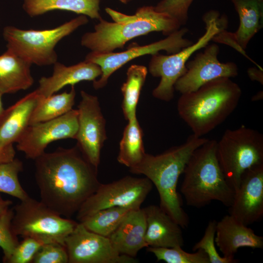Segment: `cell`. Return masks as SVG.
I'll use <instances>...</instances> for the list:
<instances>
[{
	"mask_svg": "<svg viewBox=\"0 0 263 263\" xmlns=\"http://www.w3.org/2000/svg\"><path fill=\"white\" fill-rule=\"evenodd\" d=\"M76 92L71 86L69 92L41 96L32 114L30 125L59 117L73 109Z\"/></svg>",
	"mask_w": 263,
	"mask_h": 263,
	"instance_id": "d4e9b609",
	"label": "cell"
},
{
	"mask_svg": "<svg viewBox=\"0 0 263 263\" xmlns=\"http://www.w3.org/2000/svg\"><path fill=\"white\" fill-rule=\"evenodd\" d=\"M215 243L223 256L235 258L240 247L263 248V237L230 214L217 222Z\"/></svg>",
	"mask_w": 263,
	"mask_h": 263,
	"instance_id": "ac0fdd59",
	"label": "cell"
},
{
	"mask_svg": "<svg viewBox=\"0 0 263 263\" xmlns=\"http://www.w3.org/2000/svg\"><path fill=\"white\" fill-rule=\"evenodd\" d=\"M146 231L145 213L140 208L131 210L108 238L119 254L135 258L141 249L148 247Z\"/></svg>",
	"mask_w": 263,
	"mask_h": 263,
	"instance_id": "7402d4cb",
	"label": "cell"
},
{
	"mask_svg": "<svg viewBox=\"0 0 263 263\" xmlns=\"http://www.w3.org/2000/svg\"><path fill=\"white\" fill-rule=\"evenodd\" d=\"M145 153L142 130L135 117L128 121L124 129L117 159L130 169L139 163Z\"/></svg>",
	"mask_w": 263,
	"mask_h": 263,
	"instance_id": "484cf974",
	"label": "cell"
},
{
	"mask_svg": "<svg viewBox=\"0 0 263 263\" xmlns=\"http://www.w3.org/2000/svg\"><path fill=\"white\" fill-rule=\"evenodd\" d=\"M193 0H161L154 6V8L158 12L169 15L182 26L188 22L189 8Z\"/></svg>",
	"mask_w": 263,
	"mask_h": 263,
	"instance_id": "836d02e7",
	"label": "cell"
},
{
	"mask_svg": "<svg viewBox=\"0 0 263 263\" xmlns=\"http://www.w3.org/2000/svg\"><path fill=\"white\" fill-rule=\"evenodd\" d=\"M40 97L35 90L5 109L0 118V148L18 142L30 125Z\"/></svg>",
	"mask_w": 263,
	"mask_h": 263,
	"instance_id": "44dd1931",
	"label": "cell"
},
{
	"mask_svg": "<svg viewBox=\"0 0 263 263\" xmlns=\"http://www.w3.org/2000/svg\"><path fill=\"white\" fill-rule=\"evenodd\" d=\"M13 216V208H8L0 216V247L3 252V262L6 263L19 242L12 226Z\"/></svg>",
	"mask_w": 263,
	"mask_h": 263,
	"instance_id": "4dcf8cb0",
	"label": "cell"
},
{
	"mask_svg": "<svg viewBox=\"0 0 263 263\" xmlns=\"http://www.w3.org/2000/svg\"><path fill=\"white\" fill-rule=\"evenodd\" d=\"M188 29L184 27L168 36L166 38L145 45H131L126 50L118 52L98 53L91 52L85 60L97 64L101 68V75L98 79L93 81V87L98 90L105 87L110 76L129 61L146 55H154L160 51L168 55L174 54L192 44V41L184 38Z\"/></svg>",
	"mask_w": 263,
	"mask_h": 263,
	"instance_id": "8fae6325",
	"label": "cell"
},
{
	"mask_svg": "<svg viewBox=\"0 0 263 263\" xmlns=\"http://www.w3.org/2000/svg\"><path fill=\"white\" fill-rule=\"evenodd\" d=\"M78 105V128L75 139L76 146L85 158L98 168L101 150L107 138L106 121L97 96L84 91L80 92Z\"/></svg>",
	"mask_w": 263,
	"mask_h": 263,
	"instance_id": "4fadbf2b",
	"label": "cell"
},
{
	"mask_svg": "<svg viewBox=\"0 0 263 263\" xmlns=\"http://www.w3.org/2000/svg\"><path fill=\"white\" fill-rule=\"evenodd\" d=\"M3 94H2L1 93H0V118L3 113L5 109L3 108V103L2 101V96Z\"/></svg>",
	"mask_w": 263,
	"mask_h": 263,
	"instance_id": "ab89813d",
	"label": "cell"
},
{
	"mask_svg": "<svg viewBox=\"0 0 263 263\" xmlns=\"http://www.w3.org/2000/svg\"><path fill=\"white\" fill-rule=\"evenodd\" d=\"M119 0L123 3H127L132 0Z\"/></svg>",
	"mask_w": 263,
	"mask_h": 263,
	"instance_id": "60d3db41",
	"label": "cell"
},
{
	"mask_svg": "<svg viewBox=\"0 0 263 263\" xmlns=\"http://www.w3.org/2000/svg\"><path fill=\"white\" fill-rule=\"evenodd\" d=\"M263 98V91H260L252 97L251 100L252 101H257L262 100Z\"/></svg>",
	"mask_w": 263,
	"mask_h": 263,
	"instance_id": "f35d334b",
	"label": "cell"
},
{
	"mask_svg": "<svg viewBox=\"0 0 263 263\" xmlns=\"http://www.w3.org/2000/svg\"><path fill=\"white\" fill-rule=\"evenodd\" d=\"M152 187L153 184L148 178L130 176L110 183H101L81 206L76 213V219L79 222L97 211L111 207L140 208Z\"/></svg>",
	"mask_w": 263,
	"mask_h": 263,
	"instance_id": "30bf717a",
	"label": "cell"
},
{
	"mask_svg": "<svg viewBox=\"0 0 263 263\" xmlns=\"http://www.w3.org/2000/svg\"><path fill=\"white\" fill-rule=\"evenodd\" d=\"M145 215V241L148 246L183 247L184 240L181 226L159 206L143 208Z\"/></svg>",
	"mask_w": 263,
	"mask_h": 263,
	"instance_id": "d6986e66",
	"label": "cell"
},
{
	"mask_svg": "<svg viewBox=\"0 0 263 263\" xmlns=\"http://www.w3.org/2000/svg\"><path fill=\"white\" fill-rule=\"evenodd\" d=\"M217 157L227 182L235 192L244 172L263 164V134L244 125L227 129L217 142Z\"/></svg>",
	"mask_w": 263,
	"mask_h": 263,
	"instance_id": "52a82bcc",
	"label": "cell"
},
{
	"mask_svg": "<svg viewBox=\"0 0 263 263\" xmlns=\"http://www.w3.org/2000/svg\"><path fill=\"white\" fill-rule=\"evenodd\" d=\"M217 143L208 139L194 151L186 164L181 192L188 206L200 208L213 201L228 207L232 204L235 192L219 165Z\"/></svg>",
	"mask_w": 263,
	"mask_h": 263,
	"instance_id": "5b68a950",
	"label": "cell"
},
{
	"mask_svg": "<svg viewBox=\"0 0 263 263\" xmlns=\"http://www.w3.org/2000/svg\"><path fill=\"white\" fill-rule=\"evenodd\" d=\"M242 92L230 78L210 81L195 91L181 94L177 102L179 116L198 137L223 123L238 105Z\"/></svg>",
	"mask_w": 263,
	"mask_h": 263,
	"instance_id": "277c9868",
	"label": "cell"
},
{
	"mask_svg": "<svg viewBox=\"0 0 263 263\" xmlns=\"http://www.w3.org/2000/svg\"><path fill=\"white\" fill-rule=\"evenodd\" d=\"M68 263H135L134 258L120 255L108 237L87 229L78 222L66 237Z\"/></svg>",
	"mask_w": 263,
	"mask_h": 263,
	"instance_id": "7c38bea8",
	"label": "cell"
},
{
	"mask_svg": "<svg viewBox=\"0 0 263 263\" xmlns=\"http://www.w3.org/2000/svg\"><path fill=\"white\" fill-rule=\"evenodd\" d=\"M33 263H68V256L64 245L50 243L42 245L34 256Z\"/></svg>",
	"mask_w": 263,
	"mask_h": 263,
	"instance_id": "d6a6232c",
	"label": "cell"
},
{
	"mask_svg": "<svg viewBox=\"0 0 263 263\" xmlns=\"http://www.w3.org/2000/svg\"><path fill=\"white\" fill-rule=\"evenodd\" d=\"M219 52L218 44H207L203 52L187 62V71L176 82L174 90L183 94L195 91L217 78L237 76V65L233 62H221L218 58Z\"/></svg>",
	"mask_w": 263,
	"mask_h": 263,
	"instance_id": "9a60e30c",
	"label": "cell"
},
{
	"mask_svg": "<svg viewBox=\"0 0 263 263\" xmlns=\"http://www.w3.org/2000/svg\"><path fill=\"white\" fill-rule=\"evenodd\" d=\"M13 204L12 201L8 200H4L0 194V216Z\"/></svg>",
	"mask_w": 263,
	"mask_h": 263,
	"instance_id": "74e56055",
	"label": "cell"
},
{
	"mask_svg": "<svg viewBox=\"0 0 263 263\" xmlns=\"http://www.w3.org/2000/svg\"><path fill=\"white\" fill-rule=\"evenodd\" d=\"M132 210L123 207H108L86 217L79 222L89 230L108 237Z\"/></svg>",
	"mask_w": 263,
	"mask_h": 263,
	"instance_id": "83f0119b",
	"label": "cell"
},
{
	"mask_svg": "<svg viewBox=\"0 0 263 263\" xmlns=\"http://www.w3.org/2000/svg\"><path fill=\"white\" fill-rule=\"evenodd\" d=\"M88 21L87 16L80 15L51 29L27 30L8 25L3 28L2 35L7 50L32 65L49 66L57 61L56 44Z\"/></svg>",
	"mask_w": 263,
	"mask_h": 263,
	"instance_id": "8992f818",
	"label": "cell"
},
{
	"mask_svg": "<svg viewBox=\"0 0 263 263\" xmlns=\"http://www.w3.org/2000/svg\"><path fill=\"white\" fill-rule=\"evenodd\" d=\"M77 109L56 118L30 125L17 143V149L28 159L35 160L49 144L59 140L75 139L78 128Z\"/></svg>",
	"mask_w": 263,
	"mask_h": 263,
	"instance_id": "5bb4252c",
	"label": "cell"
},
{
	"mask_svg": "<svg viewBox=\"0 0 263 263\" xmlns=\"http://www.w3.org/2000/svg\"><path fill=\"white\" fill-rule=\"evenodd\" d=\"M206 24V32L192 44L174 54L164 55L159 53L152 55L149 64V71L152 76L160 77V81L152 91L155 98L169 101L174 96V85L187 71L186 64L196 51L205 48L221 31L219 13L210 10L203 17Z\"/></svg>",
	"mask_w": 263,
	"mask_h": 263,
	"instance_id": "9c48e42d",
	"label": "cell"
},
{
	"mask_svg": "<svg viewBox=\"0 0 263 263\" xmlns=\"http://www.w3.org/2000/svg\"><path fill=\"white\" fill-rule=\"evenodd\" d=\"M126 74V80L122 84L121 90L123 94V113L125 119L129 121L136 117V107L148 69L145 66L133 64L129 67Z\"/></svg>",
	"mask_w": 263,
	"mask_h": 263,
	"instance_id": "4316f807",
	"label": "cell"
},
{
	"mask_svg": "<svg viewBox=\"0 0 263 263\" xmlns=\"http://www.w3.org/2000/svg\"><path fill=\"white\" fill-rule=\"evenodd\" d=\"M208 139L192 133L184 143L161 154L146 153L139 163L130 169L132 173L143 174L152 182L159 194V206L182 228L188 227L189 218L177 191L178 179L192 153Z\"/></svg>",
	"mask_w": 263,
	"mask_h": 263,
	"instance_id": "3957f363",
	"label": "cell"
},
{
	"mask_svg": "<svg viewBox=\"0 0 263 263\" xmlns=\"http://www.w3.org/2000/svg\"><path fill=\"white\" fill-rule=\"evenodd\" d=\"M113 22L102 18L95 25L94 31L85 33L81 45L98 53L113 52L124 47L130 40L153 32L168 36L181 28V24L169 15L157 11L154 6H144L132 15L109 7L105 8Z\"/></svg>",
	"mask_w": 263,
	"mask_h": 263,
	"instance_id": "7a4b0ae2",
	"label": "cell"
},
{
	"mask_svg": "<svg viewBox=\"0 0 263 263\" xmlns=\"http://www.w3.org/2000/svg\"><path fill=\"white\" fill-rule=\"evenodd\" d=\"M22 7L31 17L54 10L67 11L99 20L100 0H23Z\"/></svg>",
	"mask_w": 263,
	"mask_h": 263,
	"instance_id": "cb8c5ba5",
	"label": "cell"
},
{
	"mask_svg": "<svg viewBox=\"0 0 263 263\" xmlns=\"http://www.w3.org/2000/svg\"><path fill=\"white\" fill-rule=\"evenodd\" d=\"M13 210L12 226L16 235L35 239L43 244L64 245L65 239L78 223L64 218L41 201L30 196L20 201Z\"/></svg>",
	"mask_w": 263,
	"mask_h": 263,
	"instance_id": "ba28073f",
	"label": "cell"
},
{
	"mask_svg": "<svg viewBox=\"0 0 263 263\" xmlns=\"http://www.w3.org/2000/svg\"><path fill=\"white\" fill-rule=\"evenodd\" d=\"M237 12L240 23L234 33L225 29L221 31L212 41L228 45L254 63L262 67L246 54L245 49L250 40L263 26V0H229Z\"/></svg>",
	"mask_w": 263,
	"mask_h": 263,
	"instance_id": "e0dca14e",
	"label": "cell"
},
{
	"mask_svg": "<svg viewBox=\"0 0 263 263\" xmlns=\"http://www.w3.org/2000/svg\"><path fill=\"white\" fill-rule=\"evenodd\" d=\"M35 161L40 201L63 217L70 218L76 213L101 184L97 168L76 146L45 152Z\"/></svg>",
	"mask_w": 263,
	"mask_h": 263,
	"instance_id": "6da1fadb",
	"label": "cell"
},
{
	"mask_svg": "<svg viewBox=\"0 0 263 263\" xmlns=\"http://www.w3.org/2000/svg\"><path fill=\"white\" fill-rule=\"evenodd\" d=\"M15 154L13 145L0 148V164L12 160L15 158Z\"/></svg>",
	"mask_w": 263,
	"mask_h": 263,
	"instance_id": "d590c367",
	"label": "cell"
},
{
	"mask_svg": "<svg viewBox=\"0 0 263 263\" xmlns=\"http://www.w3.org/2000/svg\"><path fill=\"white\" fill-rule=\"evenodd\" d=\"M52 75L43 76L39 81L36 89L42 97L55 94L63 87L83 81H94L100 76L102 72L96 64L84 60L73 65L67 66L58 62L54 65Z\"/></svg>",
	"mask_w": 263,
	"mask_h": 263,
	"instance_id": "ffe728a7",
	"label": "cell"
},
{
	"mask_svg": "<svg viewBox=\"0 0 263 263\" xmlns=\"http://www.w3.org/2000/svg\"><path fill=\"white\" fill-rule=\"evenodd\" d=\"M31 65L7 49L0 55V93L14 94L30 88L34 82Z\"/></svg>",
	"mask_w": 263,
	"mask_h": 263,
	"instance_id": "603a6c76",
	"label": "cell"
},
{
	"mask_svg": "<svg viewBox=\"0 0 263 263\" xmlns=\"http://www.w3.org/2000/svg\"><path fill=\"white\" fill-rule=\"evenodd\" d=\"M247 74L252 81H256L263 85V70L258 67H251L247 70Z\"/></svg>",
	"mask_w": 263,
	"mask_h": 263,
	"instance_id": "8d00e7d4",
	"label": "cell"
},
{
	"mask_svg": "<svg viewBox=\"0 0 263 263\" xmlns=\"http://www.w3.org/2000/svg\"><path fill=\"white\" fill-rule=\"evenodd\" d=\"M39 241L30 237L23 238L15 248L6 263H30L42 245Z\"/></svg>",
	"mask_w": 263,
	"mask_h": 263,
	"instance_id": "e575fe53",
	"label": "cell"
},
{
	"mask_svg": "<svg viewBox=\"0 0 263 263\" xmlns=\"http://www.w3.org/2000/svg\"><path fill=\"white\" fill-rule=\"evenodd\" d=\"M229 214L248 226L263 216V164L254 166L243 174L235 192Z\"/></svg>",
	"mask_w": 263,
	"mask_h": 263,
	"instance_id": "2e32d148",
	"label": "cell"
},
{
	"mask_svg": "<svg viewBox=\"0 0 263 263\" xmlns=\"http://www.w3.org/2000/svg\"><path fill=\"white\" fill-rule=\"evenodd\" d=\"M21 161L14 158L0 164V193H4L23 200L29 196L21 186L19 173L23 170Z\"/></svg>",
	"mask_w": 263,
	"mask_h": 263,
	"instance_id": "f1b7e54d",
	"label": "cell"
},
{
	"mask_svg": "<svg viewBox=\"0 0 263 263\" xmlns=\"http://www.w3.org/2000/svg\"><path fill=\"white\" fill-rule=\"evenodd\" d=\"M217 222L210 221L207 224L204 236L196 243L192 250L195 251L201 249L204 250L209 260L210 263H237L239 261L235 258H229L221 256L215 247V236Z\"/></svg>",
	"mask_w": 263,
	"mask_h": 263,
	"instance_id": "1f68e13d",
	"label": "cell"
},
{
	"mask_svg": "<svg viewBox=\"0 0 263 263\" xmlns=\"http://www.w3.org/2000/svg\"><path fill=\"white\" fill-rule=\"evenodd\" d=\"M147 250L156 257L157 261L167 263H210L206 253L199 249L194 253H188L182 247H147Z\"/></svg>",
	"mask_w": 263,
	"mask_h": 263,
	"instance_id": "f546056e",
	"label": "cell"
}]
</instances>
